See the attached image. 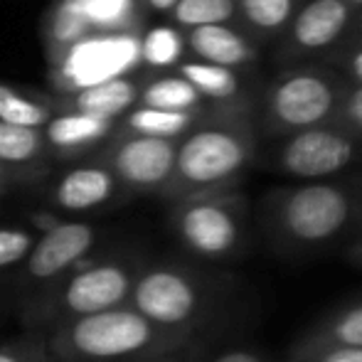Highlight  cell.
Instances as JSON below:
<instances>
[{
    "label": "cell",
    "instance_id": "13",
    "mask_svg": "<svg viewBox=\"0 0 362 362\" xmlns=\"http://www.w3.org/2000/svg\"><path fill=\"white\" fill-rule=\"evenodd\" d=\"M353 8L345 0H308L291 23V42L303 52H318L335 42L348 28Z\"/></svg>",
    "mask_w": 362,
    "mask_h": 362
},
{
    "label": "cell",
    "instance_id": "25",
    "mask_svg": "<svg viewBox=\"0 0 362 362\" xmlns=\"http://www.w3.org/2000/svg\"><path fill=\"white\" fill-rule=\"evenodd\" d=\"M62 8L76 13L89 28H114L131 15L134 0H64Z\"/></svg>",
    "mask_w": 362,
    "mask_h": 362
},
{
    "label": "cell",
    "instance_id": "16",
    "mask_svg": "<svg viewBox=\"0 0 362 362\" xmlns=\"http://www.w3.org/2000/svg\"><path fill=\"white\" fill-rule=\"evenodd\" d=\"M139 96V89L131 84L129 79H111L104 81L99 86L84 89L76 96V114L94 116V119L109 121L116 119L119 114H124Z\"/></svg>",
    "mask_w": 362,
    "mask_h": 362
},
{
    "label": "cell",
    "instance_id": "10",
    "mask_svg": "<svg viewBox=\"0 0 362 362\" xmlns=\"http://www.w3.org/2000/svg\"><path fill=\"white\" fill-rule=\"evenodd\" d=\"M141 59V40L131 35L109 37H84L72 45L62 64V76L72 81L79 91L99 86L104 81L119 79Z\"/></svg>",
    "mask_w": 362,
    "mask_h": 362
},
{
    "label": "cell",
    "instance_id": "2",
    "mask_svg": "<svg viewBox=\"0 0 362 362\" xmlns=\"http://www.w3.org/2000/svg\"><path fill=\"white\" fill-rule=\"evenodd\" d=\"M144 264L146 257L136 249H96L62 281L18 308L20 323L28 333L45 335L69 320L129 305Z\"/></svg>",
    "mask_w": 362,
    "mask_h": 362
},
{
    "label": "cell",
    "instance_id": "27",
    "mask_svg": "<svg viewBox=\"0 0 362 362\" xmlns=\"http://www.w3.org/2000/svg\"><path fill=\"white\" fill-rule=\"evenodd\" d=\"M182 54V37L177 30L168 28V25H158L146 33L144 42H141V57L146 59L151 67H170L180 59Z\"/></svg>",
    "mask_w": 362,
    "mask_h": 362
},
{
    "label": "cell",
    "instance_id": "34",
    "mask_svg": "<svg viewBox=\"0 0 362 362\" xmlns=\"http://www.w3.org/2000/svg\"><path fill=\"white\" fill-rule=\"evenodd\" d=\"M343 257H345V262H348V264L362 269V234H358L355 239H350L348 247L343 249Z\"/></svg>",
    "mask_w": 362,
    "mask_h": 362
},
{
    "label": "cell",
    "instance_id": "23",
    "mask_svg": "<svg viewBox=\"0 0 362 362\" xmlns=\"http://www.w3.org/2000/svg\"><path fill=\"white\" fill-rule=\"evenodd\" d=\"M37 237L40 232L25 224H0V281L18 272Z\"/></svg>",
    "mask_w": 362,
    "mask_h": 362
},
{
    "label": "cell",
    "instance_id": "38",
    "mask_svg": "<svg viewBox=\"0 0 362 362\" xmlns=\"http://www.w3.org/2000/svg\"><path fill=\"white\" fill-rule=\"evenodd\" d=\"M0 177H3V165H0Z\"/></svg>",
    "mask_w": 362,
    "mask_h": 362
},
{
    "label": "cell",
    "instance_id": "37",
    "mask_svg": "<svg viewBox=\"0 0 362 362\" xmlns=\"http://www.w3.org/2000/svg\"><path fill=\"white\" fill-rule=\"evenodd\" d=\"M187 350H190V348H187ZM187 350H185V353L180 355V358H175V360H168V362H182V360H185V355H187Z\"/></svg>",
    "mask_w": 362,
    "mask_h": 362
},
{
    "label": "cell",
    "instance_id": "36",
    "mask_svg": "<svg viewBox=\"0 0 362 362\" xmlns=\"http://www.w3.org/2000/svg\"><path fill=\"white\" fill-rule=\"evenodd\" d=\"M345 3H348L350 8H362V0H345Z\"/></svg>",
    "mask_w": 362,
    "mask_h": 362
},
{
    "label": "cell",
    "instance_id": "20",
    "mask_svg": "<svg viewBox=\"0 0 362 362\" xmlns=\"http://www.w3.org/2000/svg\"><path fill=\"white\" fill-rule=\"evenodd\" d=\"M192 121H195L192 114H177V111H160L141 106L129 116V129L136 131L139 136H148V139L175 141L177 136L190 129Z\"/></svg>",
    "mask_w": 362,
    "mask_h": 362
},
{
    "label": "cell",
    "instance_id": "14",
    "mask_svg": "<svg viewBox=\"0 0 362 362\" xmlns=\"http://www.w3.org/2000/svg\"><path fill=\"white\" fill-rule=\"evenodd\" d=\"M119 180L104 165H81L62 175L54 185L52 202L67 212H89L116 197Z\"/></svg>",
    "mask_w": 362,
    "mask_h": 362
},
{
    "label": "cell",
    "instance_id": "9",
    "mask_svg": "<svg viewBox=\"0 0 362 362\" xmlns=\"http://www.w3.org/2000/svg\"><path fill=\"white\" fill-rule=\"evenodd\" d=\"M360 139L333 124L288 136L276 153V170L288 177L318 182L338 175L360 158Z\"/></svg>",
    "mask_w": 362,
    "mask_h": 362
},
{
    "label": "cell",
    "instance_id": "5",
    "mask_svg": "<svg viewBox=\"0 0 362 362\" xmlns=\"http://www.w3.org/2000/svg\"><path fill=\"white\" fill-rule=\"evenodd\" d=\"M257 144L247 124L205 126L177 144L175 170L165 192L177 200L229 190L252 163Z\"/></svg>",
    "mask_w": 362,
    "mask_h": 362
},
{
    "label": "cell",
    "instance_id": "26",
    "mask_svg": "<svg viewBox=\"0 0 362 362\" xmlns=\"http://www.w3.org/2000/svg\"><path fill=\"white\" fill-rule=\"evenodd\" d=\"M0 121L10 126H23V129L37 131L40 126L49 121V111L42 104H35V101L20 96L10 86L0 84Z\"/></svg>",
    "mask_w": 362,
    "mask_h": 362
},
{
    "label": "cell",
    "instance_id": "1",
    "mask_svg": "<svg viewBox=\"0 0 362 362\" xmlns=\"http://www.w3.org/2000/svg\"><path fill=\"white\" fill-rule=\"evenodd\" d=\"M42 338L52 362H168L200 340L158 328L131 305L69 320Z\"/></svg>",
    "mask_w": 362,
    "mask_h": 362
},
{
    "label": "cell",
    "instance_id": "32",
    "mask_svg": "<svg viewBox=\"0 0 362 362\" xmlns=\"http://www.w3.org/2000/svg\"><path fill=\"white\" fill-rule=\"evenodd\" d=\"M345 72H350V81L362 86V45L355 49H350V54L345 57Z\"/></svg>",
    "mask_w": 362,
    "mask_h": 362
},
{
    "label": "cell",
    "instance_id": "12",
    "mask_svg": "<svg viewBox=\"0 0 362 362\" xmlns=\"http://www.w3.org/2000/svg\"><path fill=\"white\" fill-rule=\"evenodd\" d=\"M333 350H362V298L340 305L305 330L281 362H310Z\"/></svg>",
    "mask_w": 362,
    "mask_h": 362
},
{
    "label": "cell",
    "instance_id": "18",
    "mask_svg": "<svg viewBox=\"0 0 362 362\" xmlns=\"http://www.w3.org/2000/svg\"><path fill=\"white\" fill-rule=\"evenodd\" d=\"M180 76L200 96L217 101H232L239 96V79L232 69L217 67L207 62H185L180 67Z\"/></svg>",
    "mask_w": 362,
    "mask_h": 362
},
{
    "label": "cell",
    "instance_id": "7",
    "mask_svg": "<svg viewBox=\"0 0 362 362\" xmlns=\"http://www.w3.org/2000/svg\"><path fill=\"white\" fill-rule=\"evenodd\" d=\"M104 244V229L91 222H57L40 232L28 259L10 279L5 288L13 296L15 305L23 308L59 284L69 272H74L84 259H89Z\"/></svg>",
    "mask_w": 362,
    "mask_h": 362
},
{
    "label": "cell",
    "instance_id": "21",
    "mask_svg": "<svg viewBox=\"0 0 362 362\" xmlns=\"http://www.w3.org/2000/svg\"><path fill=\"white\" fill-rule=\"evenodd\" d=\"M42 153V136L35 129L0 121V165H28Z\"/></svg>",
    "mask_w": 362,
    "mask_h": 362
},
{
    "label": "cell",
    "instance_id": "30",
    "mask_svg": "<svg viewBox=\"0 0 362 362\" xmlns=\"http://www.w3.org/2000/svg\"><path fill=\"white\" fill-rule=\"evenodd\" d=\"M182 362H272V360H269L259 348H252V345H232V348L219 350V353H215L212 358L200 360L195 353V345H192Z\"/></svg>",
    "mask_w": 362,
    "mask_h": 362
},
{
    "label": "cell",
    "instance_id": "6",
    "mask_svg": "<svg viewBox=\"0 0 362 362\" xmlns=\"http://www.w3.org/2000/svg\"><path fill=\"white\" fill-rule=\"evenodd\" d=\"M173 232L187 254L200 262H229L247 244V207L229 190L177 200Z\"/></svg>",
    "mask_w": 362,
    "mask_h": 362
},
{
    "label": "cell",
    "instance_id": "3",
    "mask_svg": "<svg viewBox=\"0 0 362 362\" xmlns=\"http://www.w3.org/2000/svg\"><path fill=\"white\" fill-rule=\"evenodd\" d=\"M362 222V190L340 182H305L264 202V229L286 257H303L340 242Z\"/></svg>",
    "mask_w": 362,
    "mask_h": 362
},
{
    "label": "cell",
    "instance_id": "17",
    "mask_svg": "<svg viewBox=\"0 0 362 362\" xmlns=\"http://www.w3.org/2000/svg\"><path fill=\"white\" fill-rule=\"evenodd\" d=\"M109 121L94 119L86 114H67L47 121V141L59 151H72L79 146H89L109 134Z\"/></svg>",
    "mask_w": 362,
    "mask_h": 362
},
{
    "label": "cell",
    "instance_id": "15",
    "mask_svg": "<svg viewBox=\"0 0 362 362\" xmlns=\"http://www.w3.org/2000/svg\"><path fill=\"white\" fill-rule=\"evenodd\" d=\"M187 45L200 57V62L217 67H242L257 59V47L229 25H205L187 33Z\"/></svg>",
    "mask_w": 362,
    "mask_h": 362
},
{
    "label": "cell",
    "instance_id": "8",
    "mask_svg": "<svg viewBox=\"0 0 362 362\" xmlns=\"http://www.w3.org/2000/svg\"><path fill=\"white\" fill-rule=\"evenodd\" d=\"M340 81L315 69L279 76L264 96V126L274 136H293L330 124L338 104Z\"/></svg>",
    "mask_w": 362,
    "mask_h": 362
},
{
    "label": "cell",
    "instance_id": "29",
    "mask_svg": "<svg viewBox=\"0 0 362 362\" xmlns=\"http://www.w3.org/2000/svg\"><path fill=\"white\" fill-rule=\"evenodd\" d=\"M0 362H52L40 333H25L23 338L0 345Z\"/></svg>",
    "mask_w": 362,
    "mask_h": 362
},
{
    "label": "cell",
    "instance_id": "33",
    "mask_svg": "<svg viewBox=\"0 0 362 362\" xmlns=\"http://www.w3.org/2000/svg\"><path fill=\"white\" fill-rule=\"evenodd\" d=\"M310 362H362V350H333V353L318 355Z\"/></svg>",
    "mask_w": 362,
    "mask_h": 362
},
{
    "label": "cell",
    "instance_id": "22",
    "mask_svg": "<svg viewBox=\"0 0 362 362\" xmlns=\"http://www.w3.org/2000/svg\"><path fill=\"white\" fill-rule=\"evenodd\" d=\"M175 20L185 28L227 25L237 13V0H177L173 8Z\"/></svg>",
    "mask_w": 362,
    "mask_h": 362
},
{
    "label": "cell",
    "instance_id": "4",
    "mask_svg": "<svg viewBox=\"0 0 362 362\" xmlns=\"http://www.w3.org/2000/svg\"><path fill=\"white\" fill-rule=\"evenodd\" d=\"M227 279L185 262L146 259L129 305L170 333L200 338L215 320Z\"/></svg>",
    "mask_w": 362,
    "mask_h": 362
},
{
    "label": "cell",
    "instance_id": "24",
    "mask_svg": "<svg viewBox=\"0 0 362 362\" xmlns=\"http://www.w3.org/2000/svg\"><path fill=\"white\" fill-rule=\"evenodd\" d=\"M244 20L259 33H276L293 20L296 0H239Z\"/></svg>",
    "mask_w": 362,
    "mask_h": 362
},
{
    "label": "cell",
    "instance_id": "31",
    "mask_svg": "<svg viewBox=\"0 0 362 362\" xmlns=\"http://www.w3.org/2000/svg\"><path fill=\"white\" fill-rule=\"evenodd\" d=\"M86 30H89V25H86L76 13H72V10H67V8L59 10L57 20H54V37H57L59 42L76 45L79 40H84Z\"/></svg>",
    "mask_w": 362,
    "mask_h": 362
},
{
    "label": "cell",
    "instance_id": "19",
    "mask_svg": "<svg viewBox=\"0 0 362 362\" xmlns=\"http://www.w3.org/2000/svg\"><path fill=\"white\" fill-rule=\"evenodd\" d=\"M200 99L202 96L182 76L158 79L144 91V106L160 111H177V114H192Z\"/></svg>",
    "mask_w": 362,
    "mask_h": 362
},
{
    "label": "cell",
    "instance_id": "28",
    "mask_svg": "<svg viewBox=\"0 0 362 362\" xmlns=\"http://www.w3.org/2000/svg\"><path fill=\"white\" fill-rule=\"evenodd\" d=\"M330 124L338 129L353 134L355 139L362 141V86L360 84H340L338 104H335L333 119Z\"/></svg>",
    "mask_w": 362,
    "mask_h": 362
},
{
    "label": "cell",
    "instance_id": "35",
    "mask_svg": "<svg viewBox=\"0 0 362 362\" xmlns=\"http://www.w3.org/2000/svg\"><path fill=\"white\" fill-rule=\"evenodd\" d=\"M148 5H151L153 10H173L177 5V0H148Z\"/></svg>",
    "mask_w": 362,
    "mask_h": 362
},
{
    "label": "cell",
    "instance_id": "11",
    "mask_svg": "<svg viewBox=\"0 0 362 362\" xmlns=\"http://www.w3.org/2000/svg\"><path fill=\"white\" fill-rule=\"evenodd\" d=\"M175 141L134 136L114 151L109 170L136 190H165L175 170Z\"/></svg>",
    "mask_w": 362,
    "mask_h": 362
}]
</instances>
